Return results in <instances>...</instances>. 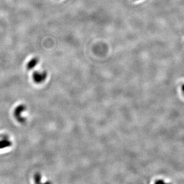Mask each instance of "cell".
Segmentation results:
<instances>
[{"mask_svg": "<svg viewBox=\"0 0 184 184\" xmlns=\"http://www.w3.org/2000/svg\"><path fill=\"white\" fill-rule=\"evenodd\" d=\"M47 77V73L46 72L39 73L38 72H34L33 75V80L36 83H40L44 81Z\"/></svg>", "mask_w": 184, "mask_h": 184, "instance_id": "obj_1", "label": "cell"}, {"mask_svg": "<svg viewBox=\"0 0 184 184\" xmlns=\"http://www.w3.org/2000/svg\"><path fill=\"white\" fill-rule=\"evenodd\" d=\"M25 107L24 106L21 105V106H19L18 107H17L16 108L15 111V116L16 117V118H17L19 121H20V114H21L22 112H23L24 109H25Z\"/></svg>", "mask_w": 184, "mask_h": 184, "instance_id": "obj_2", "label": "cell"}, {"mask_svg": "<svg viewBox=\"0 0 184 184\" xmlns=\"http://www.w3.org/2000/svg\"><path fill=\"white\" fill-rule=\"evenodd\" d=\"M39 60L37 58H34L32 59L27 64V68L28 69H31L34 68L36 65L38 63Z\"/></svg>", "mask_w": 184, "mask_h": 184, "instance_id": "obj_3", "label": "cell"}, {"mask_svg": "<svg viewBox=\"0 0 184 184\" xmlns=\"http://www.w3.org/2000/svg\"><path fill=\"white\" fill-rule=\"evenodd\" d=\"M156 183H165V182L163 180H158L157 181H156Z\"/></svg>", "mask_w": 184, "mask_h": 184, "instance_id": "obj_4", "label": "cell"}, {"mask_svg": "<svg viewBox=\"0 0 184 184\" xmlns=\"http://www.w3.org/2000/svg\"><path fill=\"white\" fill-rule=\"evenodd\" d=\"M182 90L183 91H184V85L182 86Z\"/></svg>", "mask_w": 184, "mask_h": 184, "instance_id": "obj_5", "label": "cell"}]
</instances>
